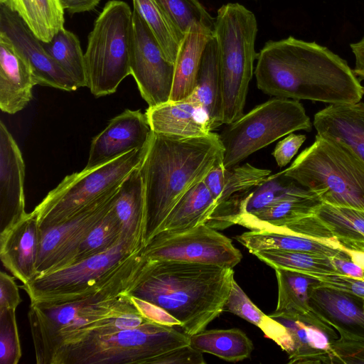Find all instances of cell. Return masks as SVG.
Instances as JSON below:
<instances>
[{"mask_svg":"<svg viewBox=\"0 0 364 364\" xmlns=\"http://www.w3.org/2000/svg\"><path fill=\"white\" fill-rule=\"evenodd\" d=\"M129 296L137 310L148 320L168 326H181V322L164 309L131 294Z\"/></svg>","mask_w":364,"mask_h":364,"instance_id":"ee69618b","label":"cell"},{"mask_svg":"<svg viewBox=\"0 0 364 364\" xmlns=\"http://www.w3.org/2000/svg\"><path fill=\"white\" fill-rule=\"evenodd\" d=\"M36 85L26 60L13 43L0 34V108L13 114L22 110L32 99Z\"/></svg>","mask_w":364,"mask_h":364,"instance_id":"603a6c76","label":"cell"},{"mask_svg":"<svg viewBox=\"0 0 364 364\" xmlns=\"http://www.w3.org/2000/svg\"><path fill=\"white\" fill-rule=\"evenodd\" d=\"M287 328L291 348L288 353L289 364H334L336 359L332 338L318 327L296 318H275Z\"/></svg>","mask_w":364,"mask_h":364,"instance_id":"83f0119b","label":"cell"},{"mask_svg":"<svg viewBox=\"0 0 364 364\" xmlns=\"http://www.w3.org/2000/svg\"><path fill=\"white\" fill-rule=\"evenodd\" d=\"M323 203L318 195L303 187L259 213L236 217L232 223L250 230L282 226L314 215Z\"/></svg>","mask_w":364,"mask_h":364,"instance_id":"4316f807","label":"cell"},{"mask_svg":"<svg viewBox=\"0 0 364 364\" xmlns=\"http://www.w3.org/2000/svg\"><path fill=\"white\" fill-rule=\"evenodd\" d=\"M144 248L123 239L105 252L37 274L21 287L31 303L58 304L76 300L102 288L129 267Z\"/></svg>","mask_w":364,"mask_h":364,"instance_id":"30bf717a","label":"cell"},{"mask_svg":"<svg viewBox=\"0 0 364 364\" xmlns=\"http://www.w3.org/2000/svg\"><path fill=\"white\" fill-rule=\"evenodd\" d=\"M119 188L70 220L41 230L37 274L56 269L67 264L88 232L114 206Z\"/></svg>","mask_w":364,"mask_h":364,"instance_id":"9a60e30c","label":"cell"},{"mask_svg":"<svg viewBox=\"0 0 364 364\" xmlns=\"http://www.w3.org/2000/svg\"><path fill=\"white\" fill-rule=\"evenodd\" d=\"M9 0H0V4H7Z\"/></svg>","mask_w":364,"mask_h":364,"instance_id":"f5cc1de1","label":"cell"},{"mask_svg":"<svg viewBox=\"0 0 364 364\" xmlns=\"http://www.w3.org/2000/svg\"><path fill=\"white\" fill-rule=\"evenodd\" d=\"M190 345L230 362L248 358L253 350L252 341L237 328L205 329L190 336Z\"/></svg>","mask_w":364,"mask_h":364,"instance_id":"836d02e7","label":"cell"},{"mask_svg":"<svg viewBox=\"0 0 364 364\" xmlns=\"http://www.w3.org/2000/svg\"><path fill=\"white\" fill-rule=\"evenodd\" d=\"M25 164L15 139L0 122V230L23 217Z\"/></svg>","mask_w":364,"mask_h":364,"instance_id":"d6986e66","label":"cell"},{"mask_svg":"<svg viewBox=\"0 0 364 364\" xmlns=\"http://www.w3.org/2000/svg\"><path fill=\"white\" fill-rule=\"evenodd\" d=\"M70 14L90 11L95 9L100 0H59Z\"/></svg>","mask_w":364,"mask_h":364,"instance_id":"681fc988","label":"cell"},{"mask_svg":"<svg viewBox=\"0 0 364 364\" xmlns=\"http://www.w3.org/2000/svg\"><path fill=\"white\" fill-rule=\"evenodd\" d=\"M203 353L190 344L176 348L161 355L157 364H205Z\"/></svg>","mask_w":364,"mask_h":364,"instance_id":"f6af8a7d","label":"cell"},{"mask_svg":"<svg viewBox=\"0 0 364 364\" xmlns=\"http://www.w3.org/2000/svg\"><path fill=\"white\" fill-rule=\"evenodd\" d=\"M306 139V137L304 134L291 133L286 138L279 141L272 152V156L277 165L279 167L287 165L297 153Z\"/></svg>","mask_w":364,"mask_h":364,"instance_id":"bcb514c9","label":"cell"},{"mask_svg":"<svg viewBox=\"0 0 364 364\" xmlns=\"http://www.w3.org/2000/svg\"><path fill=\"white\" fill-rule=\"evenodd\" d=\"M145 114L153 132L158 134L198 137L213 130L207 111L191 96L149 107Z\"/></svg>","mask_w":364,"mask_h":364,"instance_id":"44dd1931","label":"cell"},{"mask_svg":"<svg viewBox=\"0 0 364 364\" xmlns=\"http://www.w3.org/2000/svg\"><path fill=\"white\" fill-rule=\"evenodd\" d=\"M318 280L321 285L364 298V279L339 273H305Z\"/></svg>","mask_w":364,"mask_h":364,"instance_id":"7bdbcfd3","label":"cell"},{"mask_svg":"<svg viewBox=\"0 0 364 364\" xmlns=\"http://www.w3.org/2000/svg\"><path fill=\"white\" fill-rule=\"evenodd\" d=\"M15 279L3 271L0 272V309H16L22 301Z\"/></svg>","mask_w":364,"mask_h":364,"instance_id":"7dc6e473","label":"cell"},{"mask_svg":"<svg viewBox=\"0 0 364 364\" xmlns=\"http://www.w3.org/2000/svg\"><path fill=\"white\" fill-rule=\"evenodd\" d=\"M233 280L232 268L146 258L129 294L164 309L191 336L225 310Z\"/></svg>","mask_w":364,"mask_h":364,"instance_id":"7a4b0ae2","label":"cell"},{"mask_svg":"<svg viewBox=\"0 0 364 364\" xmlns=\"http://www.w3.org/2000/svg\"><path fill=\"white\" fill-rule=\"evenodd\" d=\"M213 32L193 25L185 35L175 62L174 79L169 101L189 97L195 89L204 49Z\"/></svg>","mask_w":364,"mask_h":364,"instance_id":"f546056e","label":"cell"},{"mask_svg":"<svg viewBox=\"0 0 364 364\" xmlns=\"http://www.w3.org/2000/svg\"><path fill=\"white\" fill-rule=\"evenodd\" d=\"M317 134L341 141L364 160V103L331 104L318 112Z\"/></svg>","mask_w":364,"mask_h":364,"instance_id":"cb8c5ba5","label":"cell"},{"mask_svg":"<svg viewBox=\"0 0 364 364\" xmlns=\"http://www.w3.org/2000/svg\"><path fill=\"white\" fill-rule=\"evenodd\" d=\"M257 60V86L270 96L331 105L357 103L364 95L348 63L314 41L293 36L269 41Z\"/></svg>","mask_w":364,"mask_h":364,"instance_id":"6da1fadb","label":"cell"},{"mask_svg":"<svg viewBox=\"0 0 364 364\" xmlns=\"http://www.w3.org/2000/svg\"><path fill=\"white\" fill-rule=\"evenodd\" d=\"M363 309H364V298H363Z\"/></svg>","mask_w":364,"mask_h":364,"instance_id":"db71d44e","label":"cell"},{"mask_svg":"<svg viewBox=\"0 0 364 364\" xmlns=\"http://www.w3.org/2000/svg\"><path fill=\"white\" fill-rule=\"evenodd\" d=\"M146 260L143 252L124 271L95 292L76 300L31 303L28 318L38 364H48L60 348L84 338L104 321L135 308L129 291Z\"/></svg>","mask_w":364,"mask_h":364,"instance_id":"277c9868","label":"cell"},{"mask_svg":"<svg viewBox=\"0 0 364 364\" xmlns=\"http://www.w3.org/2000/svg\"><path fill=\"white\" fill-rule=\"evenodd\" d=\"M255 14L238 3L223 5L215 18L213 36L218 47L223 98V124L244 113L248 86L254 74L257 33Z\"/></svg>","mask_w":364,"mask_h":364,"instance_id":"52a82bcc","label":"cell"},{"mask_svg":"<svg viewBox=\"0 0 364 364\" xmlns=\"http://www.w3.org/2000/svg\"><path fill=\"white\" fill-rule=\"evenodd\" d=\"M113 207L88 232L65 266L105 252L124 239L122 225Z\"/></svg>","mask_w":364,"mask_h":364,"instance_id":"ab89813d","label":"cell"},{"mask_svg":"<svg viewBox=\"0 0 364 364\" xmlns=\"http://www.w3.org/2000/svg\"><path fill=\"white\" fill-rule=\"evenodd\" d=\"M130 69L149 107L169 101L175 64L166 60L148 26L134 9Z\"/></svg>","mask_w":364,"mask_h":364,"instance_id":"5bb4252c","label":"cell"},{"mask_svg":"<svg viewBox=\"0 0 364 364\" xmlns=\"http://www.w3.org/2000/svg\"><path fill=\"white\" fill-rule=\"evenodd\" d=\"M310 305L338 334L331 342L336 363H364L363 298L320 284L311 291Z\"/></svg>","mask_w":364,"mask_h":364,"instance_id":"7c38bea8","label":"cell"},{"mask_svg":"<svg viewBox=\"0 0 364 364\" xmlns=\"http://www.w3.org/2000/svg\"><path fill=\"white\" fill-rule=\"evenodd\" d=\"M278 173L316 193L323 203L364 210V160L341 141L317 134Z\"/></svg>","mask_w":364,"mask_h":364,"instance_id":"8992f818","label":"cell"},{"mask_svg":"<svg viewBox=\"0 0 364 364\" xmlns=\"http://www.w3.org/2000/svg\"><path fill=\"white\" fill-rule=\"evenodd\" d=\"M270 173L268 169L257 168L250 164L231 168L220 164L213 168L203 182L219 203L215 214L225 219L234 215L241 198Z\"/></svg>","mask_w":364,"mask_h":364,"instance_id":"7402d4cb","label":"cell"},{"mask_svg":"<svg viewBox=\"0 0 364 364\" xmlns=\"http://www.w3.org/2000/svg\"><path fill=\"white\" fill-rule=\"evenodd\" d=\"M235 239L250 253L267 249L308 252L328 257L346 253L339 248V243L280 230H250Z\"/></svg>","mask_w":364,"mask_h":364,"instance_id":"f1b7e54d","label":"cell"},{"mask_svg":"<svg viewBox=\"0 0 364 364\" xmlns=\"http://www.w3.org/2000/svg\"><path fill=\"white\" fill-rule=\"evenodd\" d=\"M218 205L205 183L200 182L181 197L151 240L181 234L207 224Z\"/></svg>","mask_w":364,"mask_h":364,"instance_id":"484cf974","label":"cell"},{"mask_svg":"<svg viewBox=\"0 0 364 364\" xmlns=\"http://www.w3.org/2000/svg\"><path fill=\"white\" fill-rule=\"evenodd\" d=\"M298 130H311V122L299 100L276 97L260 104L219 135L224 148L223 166L231 168L278 139Z\"/></svg>","mask_w":364,"mask_h":364,"instance_id":"8fae6325","label":"cell"},{"mask_svg":"<svg viewBox=\"0 0 364 364\" xmlns=\"http://www.w3.org/2000/svg\"><path fill=\"white\" fill-rule=\"evenodd\" d=\"M190 96L204 107L213 129L223 124L222 80L214 36L210 38L204 49L195 89Z\"/></svg>","mask_w":364,"mask_h":364,"instance_id":"4dcf8cb0","label":"cell"},{"mask_svg":"<svg viewBox=\"0 0 364 364\" xmlns=\"http://www.w3.org/2000/svg\"><path fill=\"white\" fill-rule=\"evenodd\" d=\"M329 258L338 273L364 279V269L354 262L347 253Z\"/></svg>","mask_w":364,"mask_h":364,"instance_id":"c3c4849f","label":"cell"},{"mask_svg":"<svg viewBox=\"0 0 364 364\" xmlns=\"http://www.w3.org/2000/svg\"><path fill=\"white\" fill-rule=\"evenodd\" d=\"M154 132L145 113L125 109L112 118L91 142L85 168L97 166L132 150L149 146Z\"/></svg>","mask_w":364,"mask_h":364,"instance_id":"e0dca14e","label":"cell"},{"mask_svg":"<svg viewBox=\"0 0 364 364\" xmlns=\"http://www.w3.org/2000/svg\"><path fill=\"white\" fill-rule=\"evenodd\" d=\"M339 248L347 253L352 260L364 269V251H355L340 245Z\"/></svg>","mask_w":364,"mask_h":364,"instance_id":"816d5d0a","label":"cell"},{"mask_svg":"<svg viewBox=\"0 0 364 364\" xmlns=\"http://www.w3.org/2000/svg\"><path fill=\"white\" fill-rule=\"evenodd\" d=\"M350 46L355 58L353 72L360 80H364V35L358 42L351 43Z\"/></svg>","mask_w":364,"mask_h":364,"instance_id":"f907efd6","label":"cell"},{"mask_svg":"<svg viewBox=\"0 0 364 364\" xmlns=\"http://www.w3.org/2000/svg\"><path fill=\"white\" fill-rule=\"evenodd\" d=\"M41 237V230L33 211L0 231L2 264L22 284L37 274Z\"/></svg>","mask_w":364,"mask_h":364,"instance_id":"ac0fdd59","label":"cell"},{"mask_svg":"<svg viewBox=\"0 0 364 364\" xmlns=\"http://www.w3.org/2000/svg\"><path fill=\"white\" fill-rule=\"evenodd\" d=\"M274 269L278 284V299L277 308L269 316L300 319L324 331L333 341L338 338L336 330L323 321L310 305L311 291L321 282L304 272L284 268Z\"/></svg>","mask_w":364,"mask_h":364,"instance_id":"ffe728a7","label":"cell"},{"mask_svg":"<svg viewBox=\"0 0 364 364\" xmlns=\"http://www.w3.org/2000/svg\"><path fill=\"white\" fill-rule=\"evenodd\" d=\"M134 9L144 19L165 58L175 64L183 38L152 0H132Z\"/></svg>","mask_w":364,"mask_h":364,"instance_id":"8d00e7d4","label":"cell"},{"mask_svg":"<svg viewBox=\"0 0 364 364\" xmlns=\"http://www.w3.org/2000/svg\"><path fill=\"white\" fill-rule=\"evenodd\" d=\"M41 42L47 53L70 76L78 87H87L85 54L73 33L63 28L50 41Z\"/></svg>","mask_w":364,"mask_h":364,"instance_id":"d590c367","label":"cell"},{"mask_svg":"<svg viewBox=\"0 0 364 364\" xmlns=\"http://www.w3.org/2000/svg\"><path fill=\"white\" fill-rule=\"evenodd\" d=\"M133 11L121 0L107 1L88 35L85 53L88 85L96 97L114 93L131 75Z\"/></svg>","mask_w":364,"mask_h":364,"instance_id":"9c48e42d","label":"cell"},{"mask_svg":"<svg viewBox=\"0 0 364 364\" xmlns=\"http://www.w3.org/2000/svg\"><path fill=\"white\" fill-rule=\"evenodd\" d=\"M125 240L139 247H146V210L140 166L121 183L113 207Z\"/></svg>","mask_w":364,"mask_h":364,"instance_id":"d4e9b609","label":"cell"},{"mask_svg":"<svg viewBox=\"0 0 364 364\" xmlns=\"http://www.w3.org/2000/svg\"><path fill=\"white\" fill-rule=\"evenodd\" d=\"M273 269L284 268L304 273H338L328 257L296 251L267 249L252 252Z\"/></svg>","mask_w":364,"mask_h":364,"instance_id":"f35d334b","label":"cell"},{"mask_svg":"<svg viewBox=\"0 0 364 364\" xmlns=\"http://www.w3.org/2000/svg\"><path fill=\"white\" fill-rule=\"evenodd\" d=\"M315 215L341 245L355 251H364V210L323 203Z\"/></svg>","mask_w":364,"mask_h":364,"instance_id":"d6a6232c","label":"cell"},{"mask_svg":"<svg viewBox=\"0 0 364 364\" xmlns=\"http://www.w3.org/2000/svg\"><path fill=\"white\" fill-rule=\"evenodd\" d=\"M294 182L278 173L269 175L242 198L232 224L236 217L259 213L299 189Z\"/></svg>","mask_w":364,"mask_h":364,"instance_id":"74e56055","label":"cell"},{"mask_svg":"<svg viewBox=\"0 0 364 364\" xmlns=\"http://www.w3.org/2000/svg\"><path fill=\"white\" fill-rule=\"evenodd\" d=\"M16 309H0V363L17 364L22 355Z\"/></svg>","mask_w":364,"mask_h":364,"instance_id":"b9f144b4","label":"cell"},{"mask_svg":"<svg viewBox=\"0 0 364 364\" xmlns=\"http://www.w3.org/2000/svg\"><path fill=\"white\" fill-rule=\"evenodd\" d=\"M184 37L196 25L213 32L215 18L198 0H152Z\"/></svg>","mask_w":364,"mask_h":364,"instance_id":"60d3db41","label":"cell"},{"mask_svg":"<svg viewBox=\"0 0 364 364\" xmlns=\"http://www.w3.org/2000/svg\"><path fill=\"white\" fill-rule=\"evenodd\" d=\"M190 344V336L146 318L136 308L106 319L84 338L58 350L48 364H157Z\"/></svg>","mask_w":364,"mask_h":364,"instance_id":"5b68a950","label":"cell"},{"mask_svg":"<svg viewBox=\"0 0 364 364\" xmlns=\"http://www.w3.org/2000/svg\"><path fill=\"white\" fill-rule=\"evenodd\" d=\"M224 148L214 132L180 137L154 132L140 165L146 210V245L181 197L223 164Z\"/></svg>","mask_w":364,"mask_h":364,"instance_id":"3957f363","label":"cell"},{"mask_svg":"<svg viewBox=\"0 0 364 364\" xmlns=\"http://www.w3.org/2000/svg\"><path fill=\"white\" fill-rule=\"evenodd\" d=\"M5 5L43 42L50 41L64 28V9L59 0H9Z\"/></svg>","mask_w":364,"mask_h":364,"instance_id":"1f68e13d","label":"cell"},{"mask_svg":"<svg viewBox=\"0 0 364 364\" xmlns=\"http://www.w3.org/2000/svg\"><path fill=\"white\" fill-rule=\"evenodd\" d=\"M225 309L257 326L288 354L291 339L284 324L263 313L247 296L234 279Z\"/></svg>","mask_w":364,"mask_h":364,"instance_id":"e575fe53","label":"cell"},{"mask_svg":"<svg viewBox=\"0 0 364 364\" xmlns=\"http://www.w3.org/2000/svg\"><path fill=\"white\" fill-rule=\"evenodd\" d=\"M143 253L153 260L194 262L227 268H233L242 258L230 238L206 224L181 234L151 240Z\"/></svg>","mask_w":364,"mask_h":364,"instance_id":"4fadbf2b","label":"cell"},{"mask_svg":"<svg viewBox=\"0 0 364 364\" xmlns=\"http://www.w3.org/2000/svg\"><path fill=\"white\" fill-rule=\"evenodd\" d=\"M0 34L6 37L26 60L36 85L74 91L78 87L47 53L42 42L28 27L19 15L0 4Z\"/></svg>","mask_w":364,"mask_h":364,"instance_id":"2e32d148","label":"cell"},{"mask_svg":"<svg viewBox=\"0 0 364 364\" xmlns=\"http://www.w3.org/2000/svg\"><path fill=\"white\" fill-rule=\"evenodd\" d=\"M149 147L65 176L33 210L40 229L70 220L117 189L141 164Z\"/></svg>","mask_w":364,"mask_h":364,"instance_id":"ba28073f","label":"cell"}]
</instances>
